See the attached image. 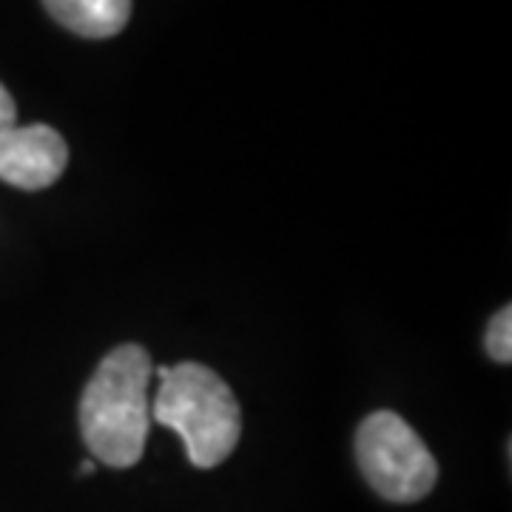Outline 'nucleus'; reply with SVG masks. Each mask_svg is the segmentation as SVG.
I'll return each mask as SVG.
<instances>
[{
    "instance_id": "7",
    "label": "nucleus",
    "mask_w": 512,
    "mask_h": 512,
    "mask_svg": "<svg viewBox=\"0 0 512 512\" xmlns=\"http://www.w3.org/2000/svg\"><path fill=\"white\" fill-rule=\"evenodd\" d=\"M15 126H18V106L12 100V94L6 92V86L0 83V137Z\"/></svg>"
},
{
    "instance_id": "1",
    "label": "nucleus",
    "mask_w": 512,
    "mask_h": 512,
    "mask_svg": "<svg viewBox=\"0 0 512 512\" xmlns=\"http://www.w3.org/2000/svg\"><path fill=\"white\" fill-rule=\"evenodd\" d=\"M154 362L143 345H120L97 365L80 399V433L92 456L109 467H134L151 430L148 384Z\"/></svg>"
},
{
    "instance_id": "3",
    "label": "nucleus",
    "mask_w": 512,
    "mask_h": 512,
    "mask_svg": "<svg viewBox=\"0 0 512 512\" xmlns=\"http://www.w3.org/2000/svg\"><path fill=\"white\" fill-rule=\"evenodd\" d=\"M356 458L367 484L393 504L421 501L439 481L433 453L393 410H376L359 424Z\"/></svg>"
},
{
    "instance_id": "4",
    "label": "nucleus",
    "mask_w": 512,
    "mask_h": 512,
    "mask_svg": "<svg viewBox=\"0 0 512 512\" xmlns=\"http://www.w3.org/2000/svg\"><path fill=\"white\" fill-rule=\"evenodd\" d=\"M69 165V146L52 126H15L0 137V180L23 191L55 185Z\"/></svg>"
},
{
    "instance_id": "2",
    "label": "nucleus",
    "mask_w": 512,
    "mask_h": 512,
    "mask_svg": "<svg viewBox=\"0 0 512 512\" xmlns=\"http://www.w3.org/2000/svg\"><path fill=\"white\" fill-rule=\"evenodd\" d=\"M160 390L151 402V421L174 430L188 461L211 470L234 453L242 436V410L220 373L197 362L154 367Z\"/></svg>"
},
{
    "instance_id": "5",
    "label": "nucleus",
    "mask_w": 512,
    "mask_h": 512,
    "mask_svg": "<svg viewBox=\"0 0 512 512\" xmlns=\"http://www.w3.org/2000/svg\"><path fill=\"white\" fill-rule=\"evenodd\" d=\"M46 12L80 37L120 35L131 18V0H43Z\"/></svg>"
},
{
    "instance_id": "6",
    "label": "nucleus",
    "mask_w": 512,
    "mask_h": 512,
    "mask_svg": "<svg viewBox=\"0 0 512 512\" xmlns=\"http://www.w3.org/2000/svg\"><path fill=\"white\" fill-rule=\"evenodd\" d=\"M484 345H487V353L490 359L501 362V365H510L512 362V308H501L490 319L487 325V333H484Z\"/></svg>"
},
{
    "instance_id": "8",
    "label": "nucleus",
    "mask_w": 512,
    "mask_h": 512,
    "mask_svg": "<svg viewBox=\"0 0 512 512\" xmlns=\"http://www.w3.org/2000/svg\"><path fill=\"white\" fill-rule=\"evenodd\" d=\"M94 470H97V464H94L92 458H89V461H83V464H80V476H92Z\"/></svg>"
}]
</instances>
